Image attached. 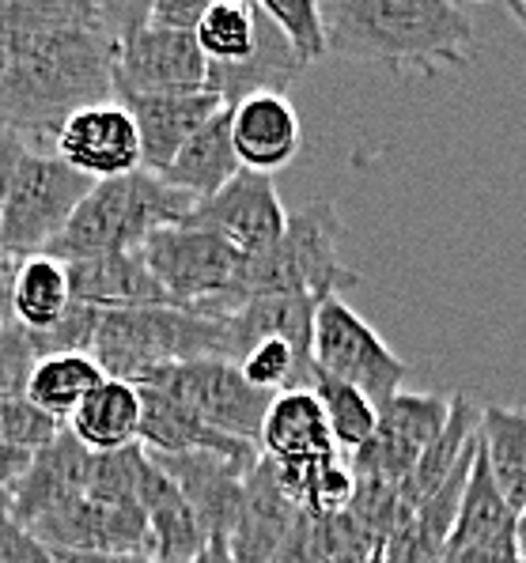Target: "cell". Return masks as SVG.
<instances>
[{"label": "cell", "mask_w": 526, "mask_h": 563, "mask_svg": "<svg viewBox=\"0 0 526 563\" xmlns=\"http://www.w3.org/2000/svg\"><path fill=\"white\" fill-rule=\"evenodd\" d=\"M114 57L102 0H8L0 129L50 152L68 118L114 99Z\"/></svg>", "instance_id": "obj_1"}, {"label": "cell", "mask_w": 526, "mask_h": 563, "mask_svg": "<svg viewBox=\"0 0 526 563\" xmlns=\"http://www.w3.org/2000/svg\"><path fill=\"white\" fill-rule=\"evenodd\" d=\"M318 8L330 54L364 65L436 76L470 68L478 54L470 15L451 0H326Z\"/></svg>", "instance_id": "obj_2"}, {"label": "cell", "mask_w": 526, "mask_h": 563, "mask_svg": "<svg viewBox=\"0 0 526 563\" xmlns=\"http://www.w3.org/2000/svg\"><path fill=\"white\" fill-rule=\"evenodd\" d=\"M194 197L171 189L160 175L144 167L122 178H102L88 189L62 239L50 246V257L68 265L141 250L155 231L183 223L194 212Z\"/></svg>", "instance_id": "obj_3"}, {"label": "cell", "mask_w": 526, "mask_h": 563, "mask_svg": "<svg viewBox=\"0 0 526 563\" xmlns=\"http://www.w3.org/2000/svg\"><path fill=\"white\" fill-rule=\"evenodd\" d=\"M88 356L107 378L141 383L152 371L194 360H228L223 322L189 314L178 307H133L99 310Z\"/></svg>", "instance_id": "obj_4"}, {"label": "cell", "mask_w": 526, "mask_h": 563, "mask_svg": "<svg viewBox=\"0 0 526 563\" xmlns=\"http://www.w3.org/2000/svg\"><path fill=\"white\" fill-rule=\"evenodd\" d=\"M357 284L360 276L341 262V216L330 201L288 212L281 242L262 257H250L243 273L246 302L265 296H310L322 302Z\"/></svg>", "instance_id": "obj_5"}, {"label": "cell", "mask_w": 526, "mask_h": 563, "mask_svg": "<svg viewBox=\"0 0 526 563\" xmlns=\"http://www.w3.org/2000/svg\"><path fill=\"white\" fill-rule=\"evenodd\" d=\"M141 257L155 284L167 291L171 307L212 322H223L246 307V257L209 231H197L189 223L163 228L141 246Z\"/></svg>", "instance_id": "obj_6"}, {"label": "cell", "mask_w": 526, "mask_h": 563, "mask_svg": "<svg viewBox=\"0 0 526 563\" xmlns=\"http://www.w3.org/2000/svg\"><path fill=\"white\" fill-rule=\"evenodd\" d=\"M91 186L95 181L68 167L62 155L28 148L0 208V254L12 262L50 254Z\"/></svg>", "instance_id": "obj_7"}, {"label": "cell", "mask_w": 526, "mask_h": 563, "mask_svg": "<svg viewBox=\"0 0 526 563\" xmlns=\"http://www.w3.org/2000/svg\"><path fill=\"white\" fill-rule=\"evenodd\" d=\"M310 360H315V375L338 378L344 386H357L360 394L372 397L375 405L402 394L405 378H409V363H405L341 296L318 302Z\"/></svg>", "instance_id": "obj_8"}, {"label": "cell", "mask_w": 526, "mask_h": 563, "mask_svg": "<svg viewBox=\"0 0 526 563\" xmlns=\"http://www.w3.org/2000/svg\"><path fill=\"white\" fill-rule=\"evenodd\" d=\"M136 386H152L163 394L178 397L189 405L201 420H209L212 428L228 431V435L243 439V443H262V428L270 405L277 394L250 386L243 371L231 360H194V363H175V367H160L149 378H141ZM262 450V446H257Z\"/></svg>", "instance_id": "obj_9"}, {"label": "cell", "mask_w": 526, "mask_h": 563, "mask_svg": "<svg viewBox=\"0 0 526 563\" xmlns=\"http://www.w3.org/2000/svg\"><path fill=\"white\" fill-rule=\"evenodd\" d=\"M375 435L368 439L357 454H349V470L357 481H383L391 488H402L413 465L420 462L436 435L443 431L447 412H451V397L439 394H394L391 401L375 405Z\"/></svg>", "instance_id": "obj_10"}, {"label": "cell", "mask_w": 526, "mask_h": 563, "mask_svg": "<svg viewBox=\"0 0 526 563\" xmlns=\"http://www.w3.org/2000/svg\"><path fill=\"white\" fill-rule=\"evenodd\" d=\"M183 223L223 239L250 262V257H262L265 250L281 242L284 228H288V208H284L277 181L270 175L239 170L220 194L197 201Z\"/></svg>", "instance_id": "obj_11"}, {"label": "cell", "mask_w": 526, "mask_h": 563, "mask_svg": "<svg viewBox=\"0 0 526 563\" xmlns=\"http://www.w3.org/2000/svg\"><path fill=\"white\" fill-rule=\"evenodd\" d=\"M209 80V60L201 57L194 34L163 31V27H136L129 38L118 42L114 57V95H183L205 91Z\"/></svg>", "instance_id": "obj_12"}, {"label": "cell", "mask_w": 526, "mask_h": 563, "mask_svg": "<svg viewBox=\"0 0 526 563\" xmlns=\"http://www.w3.org/2000/svg\"><path fill=\"white\" fill-rule=\"evenodd\" d=\"M515 522H519V515L500 496L485 454L478 446L459 518H454L451 533H447L443 549L436 552L432 563H519Z\"/></svg>", "instance_id": "obj_13"}, {"label": "cell", "mask_w": 526, "mask_h": 563, "mask_svg": "<svg viewBox=\"0 0 526 563\" xmlns=\"http://www.w3.org/2000/svg\"><path fill=\"white\" fill-rule=\"evenodd\" d=\"M54 155H62L68 167L91 181L122 178L141 170V136L118 99L95 102L65 121L54 141Z\"/></svg>", "instance_id": "obj_14"}, {"label": "cell", "mask_w": 526, "mask_h": 563, "mask_svg": "<svg viewBox=\"0 0 526 563\" xmlns=\"http://www.w3.org/2000/svg\"><path fill=\"white\" fill-rule=\"evenodd\" d=\"M136 394H141V435H136V443L149 454H217L246 473L262 462V450L254 443H243V439L212 428L178 397L152 386H136Z\"/></svg>", "instance_id": "obj_15"}, {"label": "cell", "mask_w": 526, "mask_h": 563, "mask_svg": "<svg viewBox=\"0 0 526 563\" xmlns=\"http://www.w3.org/2000/svg\"><path fill=\"white\" fill-rule=\"evenodd\" d=\"M91 473V450L80 443L68 428L54 435V443L31 454V465L20 481L8 488V510L20 526H31L39 518L54 515L76 496H84Z\"/></svg>", "instance_id": "obj_16"}, {"label": "cell", "mask_w": 526, "mask_h": 563, "mask_svg": "<svg viewBox=\"0 0 526 563\" xmlns=\"http://www.w3.org/2000/svg\"><path fill=\"white\" fill-rule=\"evenodd\" d=\"M163 473L175 481V488L183 492L189 510L197 515L205 537H220L228 541L231 526L243 507V488H246V470H239L235 462L217 454H149Z\"/></svg>", "instance_id": "obj_17"}, {"label": "cell", "mask_w": 526, "mask_h": 563, "mask_svg": "<svg viewBox=\"0 0 526 563\" xmlns=\"http://www.w3.org/2000/svg\"><path fill=\"white\" fill-rule=\"evenodd\" d=\"M129 110L141 136V167L163 175L183 144L220 110L212 91H183V95H125L118 99Z\"/></svg>", "instance_id": "obj_18"}, {"label": "cell", "mask_w": 526, "mask_h": 563, "mask_svg": "<svg viewBox=\"0 0 526 563\" xmlns=\"http://www.w3.org/2000/svg\"><path fill=\"white\" fill-rule=\"evenodd\" d=\"M296 518L299 507L284 496L273 462L262 454V462L246 476L243 507H239V518L228 533L231 563H273L284 549V541H288Z\"/></svg>", "instance_id": "obj_19"}, {"label": "cell", "mask_w": 526, "mask_h": 563, "mask_svg": "<svg viewBox=\"0 0 526 563\" xmlns=\"http://www.w3.org/2000/svg\"><path fill=\"white\" fill-rule=\"evenodd\" d=\"M299 73H304V60L292 54L284 34L273 27V20H265L262 8H257L254 49H250L243 60H235V65H209L205 91L217 95L220 107L235 110L239 102L254 99V95H284L296 84Z\"/></svg>", "instance_id": "obj_20"}, {"label": "cell", "mask_w": 526, "mask_h": 563, "mask_svg": "<svg viewBox=\"0 0 526 563\" xmlns=\"http://www.w3.org/2000/svg\"><path fill=\"white\" fill-rule=\"evenodd\" d=\"M231 144L243 163V170L273 175L284 163L296 159L304 144L299 114L288 95H254L231 110Z\"/></svg>", "instance_id": "obj_21"}, {"label": "cell", "mask_w": 526, "mask_h": 563, "mask_svg": "<svg viewBox=\"0 0 526 563\" xmlns=\"http://www.w3.org/2000/svg\"><path fill=\"white\" fill-rule=\"evenodd\" d=\"M68 291H73V302H84V307L95 310L171 307L167 291L155 284L141 250L68 262Z\"/></svg>", "instance_id": "obj_22"}, {"label": "cell", "mask_w": 526, "mask_h": 563, "mask_svg": "<svg viewBox=\"0 0 526 563\" xmlns=\"http://www.w3.org/2000/svg\"><path fill=\"white\" fill-rule=\"evenodd\" d=\"M136 504H141L144 522H149L155 563H189L209 544V537H205L197 515L183 499V492L152 462L149 450H144V465L141 476H136Z\"/></svg>", "instance_id": "obj_23"}, {"label": "cell", "mask_w": 526, "mask_h": 563, "mask_svg": "<svg viewBox=\"0 0 526 563\" xmlns=\"http://www.w3.org/2000/svg\"><path fill=\"white\" fill-rule=\"evenodd\" d=\"M315 310L318 299L310 296H265L250 299L239 314L223 318V333H228V360L239 363L246 349L257 341H277L292 344L304 360H310V341H315ZM315 363V360H310Z\"/></svg>", "instance_id": "obj_24"}, {"label": "cell", "mask_w": 526, "mask_h": 563, "mask_svg": "<svg viewBox=\"0 0 526 563\" xmlns=\"http://www.w3.org/2000/svg\"><path fill=\"white\" fill-rule=\"evenodd\" d=\"M243 170L235 155V144H231V110L220 107L217 114L205 121L194 136L183 144V152L171 159V167L163 170V181L178 194L194 197V201H205V197L220 194L231 178Z\"/></svg>", "instance_id": "obj_25"}, {"label": "cell", "mask_w": 526, "mask_h": 563, "mask_svg": "<svg viewBox=\"0 0 526 563\" xmlns=\"http://www.w3.org/2000/svg\"><path fill=\"white\" fill-rule=\"evenodd\" d=\"M91 454L125 450L141 435V394L122 378H102L65 423Z\"/></svg>", "instance_id": "obj_26"}, {"label": "cell", "mask_w": 526, "mask_h": 563, "mask_svg": "<svg viewBox=\"0 0 526 563\" xmlns=\"http://www.w3.org/2000/svg\"><path fill=\"white\" fill-rule=\"evenodd\" d=\"M478 423H481L478 405H473L465 394H454L443 431H439L436 443L420 454V462L413 465V473L405 476V484L398 488V499H402L405 510H417L439 488V484L447 481V476L459 470V462L470 454L473 443H478Z\"/></svg>", "instance_id": "obj_27"}, {"label": "cell", "mask_w": 526, "mask_h": 563, "mask_svg": "<svg viewBox=\"0 0 526 563\" xmlns=\"http://www.w3.org/2000/svg\"><path fill=\"white\" fill-rule=\"evenodd\" d=\"M478 446L500 496L519 515L526 507V412L485 405L478 423Z\"/></svg>", "instance_id": "obj_28"}, {"label": "cell", "mask_w": 526, "mask_h": 563, "mask_svg": "<svg viewBox=\"0 0 526 563\" xmlns=\"http://www.w3.org/2000/svg\"><path fill=\"white\" fill-rule=\"evenodd\" d=\"M73 307V291H68V265L57 262L50 254L28 257L15 265L12 276V322L23 325L28 333H46L50 325H57L65 318V310Z\"/></svg>", "instance_id": "obj_29"}, {"label": "cell", "mask_w": 526, "mask_h": 563, "mask_svg": "<svg viewBox=\"0 0 526 563\" xmlns=\"http://www.w3.org/2000/svg\"><path fill=\"white\" fill-rule=\"evenodd\" d=\"M102 378L107 375L91 356H46L34 363L28 378V401L57 423H68V416L80 409V401Z\"/></svg>", "instance_id": "obj_30"}, {"label": "cell", "mask_w": 526, "mask_h": 563, "mask_svg": "<svg viewBox=\"0 0 526 563\" xmlns=\"http://www.w3.org/2000/svg\"><path fill=\"white\" fill-rule=\"evenodd\" d=\"M257 8L250 0H212L205 8L194 42L209 65H235L254 49Z\"/></svg>", "instance_id": "obj_31"}, {"label": "cell", "mask_w": 526, "mask_h": 563, "mask_svg": "<svg viewBox=\"0 0 526 563\" xmlns=\"http://www.w3.org/2000/svg\"><path fill=\"white\" fill-rule=\"evenodd\" d=\"M310 394H315V401L322 405L330 439H333V446H338L344 457L357 454V450L375 435L379 409H375L372 397H364L357 386H344V383H338V378L315 375Z\"/></svg>", "instance_id": "obj_32"}, {"label": "cell", "mask_w": 526, "mask_h": 563, "mask_svg": "<svg viewBox=\"0 0 526 563\" xmlns=\"http://www.w3.org/2000/svg\"><path fill=\"white\" fill-rule=\"evenodd\" d=\"M265 20H273V27L284 34V42L292 46V54L307 65L322 60L330 54L326 46V23H322V8L315 0H257Z\"/></svg>", "instance_id": "obj_33"}, {"label": "cell", "mask_w": 526, "mask_h": 563, "mask_svg": "<svg viewBox=\"0 0 526 563\" xmlns=\"http://www.w3.org/2000/svg\"><path fill=\"white\" fill-rule=\"evenodd\" d=\"M62 428L65 423H57L54 416L34 409L28 397H0V443L4 446L34 454V450L54 443V435Z\"/></svg>", "instance_id": "obj_34"}, {"label": "cell", "mask_w": 526, "mask_h": 563, "mask_svg": "<svg viewBox=\"0 0 526 563\" xmlns=\"http://www.w3.org/2000/svg\"><path fill=\"white\" fill-rule=\"evenodd\" d=\"M352 499H357V476H352L349 462L338 457V462L322 465V470L315 473V481H310L304 492L299 510H307L310 518H338L352 507Z\"/></svg>", "instance_id": "obj_35"}, {"label": "cell", "mask_w": 526, "mask_h": 563, "mask_svg": "<svg viewBox=\"0 0 526 563\" xmlns=\"http://www.w3.org/2000/svg\"><path fill=\"white\" fill-rule=\"evenodd\" d=\"M0 563H57L28 526L15 522L8 504H0Z\"/></svg>", "instance_id": "obj_36"}, {"label": "cell", "mask_w": 526, "mask_h": 563, "mask_svg": "<svg viewBox=\"0 0 526 563\" xmlns=\"http://www.w3.org/2000/svg\"><path fill=\"white\" fill-rule=\"evenodd\" d=\"M209 4H212V0H152V4H149V23H152V27H163V31L194 34Z\"/></svg>", "instance_id": "obj_37"}, {"label": "cell", "mask_w": 526, "mask_h": 563, "mask_svg": "<svg viewBox=\"0 0 526 563\" xmlns=\"http://www.w3.org/2000/svg\"><path fill=\"white\" fill-rule=\"evenodd\" d=\"M23 155H28V144H23V136H15V133H8V129H0V208H4L8 186H12L15 167H20Z\"/></svg>", "instance_id": "obj_38"}, {"label": "cell", "mask_w": 526, "mask_h": 563, "mask_svg": "<svg viewBox=\"0 0 526 563\" xmlns=\"http://www.w3.org/2000/svg\"><path fill=\"white\" fill-rule=\"evenodd\" d=\"M28 465H31V454H28V450H15V446H4V443H0V492L12 488V484L20 481Z\"/></svg>", "instance_id": "obj_39"}, {"label": "cell", "mask_w": 526, "mask_h": 563, "mask_svg": "<svg viewBox=\"0 0 526 563\" xmlns=\"http://www.w3.org/2000/svg\"><path fill=\"white\" fill-rule=\"evenodd\" d=\"M62 563H155L152 556H99V552H62Z\"/></svg>", "instance_id": "obj_40"}, {"label": "cell", "mask_w": 526, "mask_h": 563, "mask_svg": "<svg viewBox=\"0 0 526 563\" xmlns=\"http://www.w3.org/2000/svg\"><path fill=\"white\" fill-rule=\"evenodd\" d=\"M15 265L8 254H0V318H12V310H8V299H12V276H15Z\"/></svg>", "instance_id": "obj_41"}, {"label": "cell", "mask_w": 526, "mask_h": 563, "mask_svg": "<svg viewBox=\"0 0 526 563\" xmlns=\"http://www.w3.org/2000/svg\"><path fill=\"white\" fill-rule=\"evenodd\" d=\"M189 563H231V556H228V541H220V537H212L209 544H205L201 552H197L194 560Z\"/></svg>", "instance_id": "obj_42"}, {"label": "cell", "mask_w": 526, "mask_h": 563, "mask_svg": "<svg viewBox=\"0 0 526 563\" xmlns=\"http://www.w3.org/2000/svg\"><path fill=\"white\" fill-rule=\"evenodd\" d=\"M515 549H519V563H526V507L519 510V522H515Z\"/></svg>", "instance_id": "obj_43"}, {"label": "cell", "mask_w": 526, "mask_h": 563, "mask_svg": "<svg viewBox=\"0 0 526 563\" xmlns=\"http://www.w3.org/2000/svg\"><path fill=\"white\" fill-rule=\"evenodd\" d=\"M330 563H383V552H349V556H338Z\"/></svg>", "instance_id": "obj_44"}, {"label": "cell", "mask_w": 526, "mask_h": 563, "mask_svg": "<svg viewBox=\"0 0 526 563\" xmlns=\"http://www.w3.org/2000/svg\"><path fill=\"white\" fill-rule=\"evenodd\" d=\"M507 12L519 20V27L526 31V0H507Z\"/></svg>", "instance_id": "obj_45"}, {"label": "cell", "mask_w": 526, "mask_h": 563, "mask_svg": "<svg viewBox=\"0 0 526 563\" xmlns=\"http://www.w3.org/2000/svg\"><path fill=\"white\" fill-rule=\"evenodd\" d=\"M0 504H8V492H0Z\"/></svg>", "instance_id": "obj_46"}, {"label": "cell", "mask_w": 526, "mask_h": 563, "mask_svg": "<svg viewBox=\"0 0 526 563\" xmlns=\"http://www.w3.org/2000/svg\"><path fill=\"white\" fill-rule=\"evenodd\" d=\"M57 563H62V560H57Z\"/></svg>", "instance_id": "obj_47"}]
</instances>
